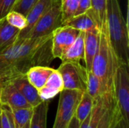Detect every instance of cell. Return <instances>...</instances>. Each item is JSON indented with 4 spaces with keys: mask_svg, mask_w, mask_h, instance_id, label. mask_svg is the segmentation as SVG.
Listing matches in <instances>:
<instances>
[{
    "mask_svg": "<svg viewBox=\"0 0 129 128\" xmlns=\"http://www.w3.org/2000/svg\"><path fill=\"white\" fill-rule=\"evenodd\" d=\"M81 31L68 26H60L52 33V54L54 58L60 59L64 52L75 41Z\"/></svg>",
    "mask_w": 129,
    "mask_h": 128,
    "instance_id": "obj_8",
    "label": "cell"
},
{
    "mask_svg": "<svg viewBox=\"0 0 129 128\" xmlns=\"http://www.w3.org/2000/svg\"><path fill=\"white\" fill-rule=\"evenodd\" d=\"M37 1L38 0H17L12 10L17 11L26 16L28 11Z\"/></svg>",
    "mask_w": 129,
    "mask_h": 128,
    "instance_id": "obj_27",
    "label": "cell"
},
{
    "mask_svg": "<svg viewBox=\"0 0 129 128\" xmlns=\"http://www.w3.org/2000/svg\"><path fill=\"white\" fill-rule=\"evenodd\" d=\"M120 119L119 114L114 102L110 104L106 109L97 128H112Z\"/></svg>",
    "mask_w": 129,
    "mask_h": 128,
    "instance_id": "obj_20",
    "label": "cell"
},
{
    "mask_svg": "<svg viewBox=\"0 0 129 128\" xmlns=\"http://www.w3.org/2000/svg\"><path fill=\"white\" fill-rule=\"evenodd\" d=\"M0 121L2 128H14L12 112L8 106H2L0 113Z\"/></svg>",
    "mask_w": 129,
    "mask_h": 128,
    "instance_id": "obj_26",
    "label": "cell"
},
{
    "mask_svg": "<svg viewBox=\"0 0 129 128\" xmlns=\"http://www.w3.org/2000/svg\"><path fill=\"white\" fill-rule=\"evenodd\" d=\"M54 3V0H38L28 11L26 15L27 26L25 29L20 31L17 39L24 38L38 19Z\"/></svg>",
    "mask_w": 129,
    "mask_h": 128,
    "instance_id": "obj_11",
    "label": "cell"
},
{
    "mask_svg": "<svg viewBox=\"0 0 129 128\" xmlns=\"http://www.w3.org/2000/svg\"><path fill=\"white\" fill-rule=\"evenodd\" d=\"M107 0H91V8L86 11L100 30L107 23Z\"/></svg>",
    "mask_w": 129,
    "mask_h": 128,
    "instance_id": "obj_17",
    "label": "cell"
},
{
    "mask_svg": "<svg viewBox=\"0 0 129 128\" xmlns=\"http://www.w3.org/2000/svg\"><path fill=\"white\" fill-rule=\"evenodd\" d=\"M52 69L47 66H36L31 67L26 73L29 82L37 90L45 85L48 76L53 72Z\"/></svg>",
    "mask_w": 129,
    "mask_h": 128,
    "instance_id": "obj_13",
    "label": "cell"
},
{
    "mask_svg": "<svg viewBox=\"0 0 129 128\" xmlns=\"http://www.w3.org/2000/svg\"><path fill=\"white\" fill-rule=\"evenodd\" d=\"M17 0H0V20L5 17L7 14L12 11Z\"/></svg>",
    "mask_w": 129,
    "mask_h": 128,
    "instance_id": "obj_28",
    "label": "cell"
},
{
    "mask_svg": "<svg viewBox=\"0 0 129 128\" xmlns=\"http://www.w3.org/2000/svg\"><path fill=\"white\" fill-rule=\"evenodd\" d=\"M62 26H68L81 32H86L98 27L94 19L87 12L73 16L64 21L62 23Z\"/></svg>",
    "mask_w": 129,
    "mask_h": 128,
    "instance_id": "obj_16",
    "label": "cell"
},
{
    "mask_svg": "<svg viewBox=\"0 0 129 128\" xmlns=\"http://www.w3.org/2000/svg\"><path fill=\"white\" fill-rule=\"evenodd\" d=\"M52 34L17 39L0 51V81L25 75L33 66H47L54 59L52 54Z\"/></svg>",
    "mask_w": 129,
    "mask_h": 128,
    "instance_id": "obj_1",
    "label": "cell"
},
{
    "mask_svg": "<svg viewBox=\"0 0 129 128\" xmlns=\"http://www.w3.org/2000/svg\"><path fill=\"white\" fill-rule=\"evenodd\" d=\"M9 81H11L15 88L23 95L32 107H34L42 102L39 95L38 90L29 82L26 75L16 77Z\"/></svg>",
    "mask_w": 129,
    "mask_h": 128,
    "instance_id": "obj_12",
    "label": "cell"
},
{
    "mask_svg": "<svg viewBox=\"0 0 129 128\" xmlns=\"http://www.w3.org/2000/svg\"><path fill=\"white\" fill-rule=\"evenodd\" d=\"M113 91L120 118L129 124L128 64L119 63L113 75Z\"/></svg>",
    "mask_w": 129,
    "mask_h": 128,
    "instance_id": "obj_4",
    "label": "cell"
},
{
    "mask_svg": "<svg viewBox=\"0 0 129 128\" xmlns=\"http://www.w3.org/2000/svg\"><path fill=\"white\" fill-rule=\"evenodd\" d=\"M119 63L122 62L118 59L111 46L106 23L101 29L99 45L91 66V72L101 83L103 95L113 94V75Z\"/></svg>",
    "mask_w": 129,
    "mask_h": 128,
    "instance_id": "obj_2",
    "label": "cell"
},
{
    "mask_svg": "<svg viewBox=\"0 0 129 128\" xmlns=\"http://www.w3.org/2000/svg\"><path fill=\"white\" fill-rule=\"evenodd\" d=\"M1 83H2V82H1V81H0V84H1Z\"/></svg>",
    "mask_w": 129,
    "mask_h": 128,
    "instance_id": "obj_37",
    "label": "cell"
},
{
    "mask_svg": "<svg viewBox=\"0 0 129 128\" xmlns=\"http://www.w3.org/2000/svg\"><path fill=\"white\" fill-rule=\"evenodd\" d=\"M1 84H2V83H1Z\"/></svg>",
    "mask_w": 129,
    "mask_h": 128,
    "instance_id": "obj_38",
    "label": "cell"
},
{
    "mask_svg": "<svg viewBox=\"0 0 129 128\" xmlns=\"http://www.w3.org/2000/svg\"><path fill=\"white\" fill-rule=\"evenodd\" d=\"M117 123H118V122H117ZM116 124H115V125H114V126H113L112 128H116Z\"/></svg>",
    "mask_w": 129,
    "mask_h": 128,
    "instance_id": "obj_35",
    "label": "cell"
},
{
    "mask_svg": "<svg viewBox=\"0 0 129 128\" xmlns=\"http://www.w3.org/2000/svg\"><path fill=\"white\" fill-rule=\"evenodd\" d=\"M20 31L10 25L5 18L0 20V51L16 41Z\"/></svg>",
    "mask_w": 129,
    "mask_h": 128,
    "instance_id": "obj_15",
    "label": "cell"
},
{
    "mask_svg": "<svg viewBox=\"0 0 129 128\" xmlns=\"http://www.w3.org/2000/svg\"><path fill=\"white\" fill-rule=\"evenodd\" d=\"M80 127V123L78 121V119L76 118V115H74L72 118V120L70 121L69 126L67 128H79Z\"/></svg>",
    "mask_w": 129,
    "mask_h": 128,
    "instance_id": "obj_30",
    "label": "cell"
},
{
    "mask_svg": "<svg viewBox=\"0 0 129 128\" xmlns=\"http://www.w3.org/2000/svg\"><path fill=\"white\" fill-rule=\"evenodd\" d=\"M85 51H84V32H81L75 41L70 45V47L64 52L60 60L62 62L66 61H78L81 60H84Z\"/></svg>",
    "mask_w": 129,
    "mask_h": 128,
    "instance_id": "obj_14",
    "label": "cell"
},
{
    "mask_svg": "<svg viewBox=\"0 0 129 128\" xmlns=\"http://www.w3.org/2000/svg\"><path fill=\"white\" fill-rule=\"evenodd\" d=\"M60 26H62L60 2H54L38 19L25 38H38L52 34Z\"/></svg>",
    "mask_w": 129,
    "mask_h": 128,
    "instance_id": "obj_6",
    "label": "cell"
},
{
    "mask_svg": "<svg viewBox=\"0 0 129 128\" xmlns=\"http://www.w3.org/2000/svg\"><path fill=\"white\" fill-rule=\"evenodd\" d=\"M5 20L12 26L22 30L27 26V20L26 16L17 11H11L5 16Z\"/></svg>",
    "mask_w": 129,
    "mask_h": 128,
    "instance_id": "obj_23",
    "label": "cell"
},
{
    "mask_svg": "<svg viewBox=\"0 0 129 128\" xmlns=\"http://www.w3.org/2000/svg\"><path fill=\"white\" fill-rule=\"evenodd\" d=\"M50 101H42L33 107V115L29 121V128H46L47 115Z\"/></svg>",
    "mask_w": 129,
    "mask_h": 128,
    "instance_id": "obj_18",
    "label": "cell"
},
{
    "mask_svg": "<svg viewBox=\"0 0 129 128\" xmlns=\"http://www.w3.org/2000/svg\"><path fill=\"white\" fill-rule=\"evenodd\" d=\"M100 35L101 30L98 27L84 32V61L85 68L88 72L91 71L92 62L99 45Z\"/></svg>",
    "mask_w": 129,
    "mask_h": 128,
    "instance_id": "obj_10",
    "label": "cell"
},
{
    "mask_svg": "<svg viewBox=\"0 0 129 128\" xmlns=\"http://www.w3.org/2000/svg\"><path fill=\"white\" fill-rule=\"evenodd\" d=\"M119 0H107V27L111 46L118 59L129 64L128 26Z\"/></svg>",
    "mask_w": 129,
    "mask_h": 128,
    "instance_id": "obj_3",
    "label": "cell"
},
{
    "mask_svg": "<svg viewBox=\"0 0 129 128\" xmlns=\"http://www.w3.org/2000/svg\"><path fill=\"white\" fill-rule=\"evenodd\" d=\"M22 128H29V122L26 123V124Z\"/></svg>",
    "mask_w": 129,
    "mask_h": 128,
    "instance_id": "obj_32",
    "label": "cell"
},
{
    "mask_svg": "<svg viewBox=\"0 0 129 128\" xmlns=\"http://www.w3.org/2000/svg\"><path fill=\"white\" fill-rule=\"evenodd\" d=\"M11 111L13 115L14 128H22L26 123L30 121L33 115V107L12 109Z\"/></svg>",
    "mask_w": 129,
    "mask_h": 128,
    "instance_id": "obj_21",
    "label": "cell"
},
{
    "mask_svg": "<svg viewBox=\"0 0 129 128\" xmlns=\"http://www.w3.org/2000/svg\"><path fill=\"white\" fill-rule=\"evenodd\" d=\"M0 128H2V127H1V121H0Z\"/></svg>",
    "mask_w": 129,
    "mask_h": 128,
    "instance_id": "obj_36",
    "label": "cell"
},
{
    "mask_svg": "<svg viewBox=\"0 0 129 128\" xmlns=\"http://www.w3.org/2000/svg\"><path fill=\"white\" fill-rule=\"evenodd\" d=\"M1 111H2V105L0 103V113H1Z\"/></svg>",
    "mask_w": 129,
    "mask_h": 128,
    "instance_id": "obj_34",
    "label": "cell"
},
{
    "mask_svg": "<svg viewBox=\"0 0 129 128\" xmlns=\"http://www.w3.org/2000/svg\"><path fill=\"white\" fill-rule=\"evenodd\" d=\"M116 128H129V124L125 123L122 119H120L116 124Z\"/></svg>",
    "mask_w": 129,
    "mask_h": 128,
    "instance_id": "obj_31",
    "label": "cell"
},
{
    "mask_svg": "<svg viewBox=\"0 0 129 128\" xmlns=\"http://www.w3.org/2000/svg\"><path fill=\"white\" fill-rule=\"evenodd\" d=\"M84 91L63 89L60 92L59 103L53 128H67Z\"/></svg>",
    "mask_w": 129,
    "mask_h": 128,
    "instance_id": "obj_5",
    "label": "cell"
},
{
    "mask_svg": "<svg viewBox=\"0 0 129 128\" xmlns=\"http://www.w3.org/2000/svg\"><path fill=\"white\" fill-rule=\"evenodd\" d=\"M61 0H54V2H60Z\"/></svg>",
    "mask_w": 129,
    "mask_h": 128,
    "instance_id": "obj_33",
    "label": "cell"
},
{
    "mask_svg": "<svg viewBox=\"0 0 129 128\" xmlns=\"http://www.w3.org/2000/svg\"><path fill=\"white\" fill-rule=\"evenodd\" d=\"M0 103L11 109L32 107L11 81H3L0 84Z\"/></svg>",
    "mask_w": 129,
    "mask_h": 128,
    "instance_id": "obj_9",
    "label": "cell"
},
{
    "mask_svg": "<svg viewBox=\"0 0 129 128\" xmlns=\"http://www.w3.org/2000/svg\"><path fill=\"white\" fill-rule=\"evenodd\" d=\"M86 92L94 100L103 95V89L99 78L91 72L88 71Z\"/></svg>",
    "mask_w": 129,
    "mask_h": 128,
    "instance_id": "obj_22",
    "label": "cell"
},
{
    "mask_svg": "<svg viewBox=\"0 0 129 128\" xmlns=\"http://www.w3.org/2000/svg\"><path fill=\"white\" fill-rule=\"evenodd\" d=\"M57 70L63 78V89L86 91L88 70L79 62H62Z\"/></svg>",
    "mask_w": 129,
    "mask_h": 128,
    "instance_id": "obj_7",
    "label": "cell"
},
{
    "mask_svg": "<svg viewBox=\"0 0 129 128\" xmlns=\"http://www.w3.org/2000/svg\"><path fill=\"white\" fill-rule=\"evenodd\" d=\"M45 86L60 92L63 89V81L62 76L57 69H54L51 75L48 76L46 83L45 84Z\"/></svg>",
    "mask_w": 129,
    "mask_h": 128,
    "instance_id": "obj_25",
    "label": "cell"
},
{
    "mask_svg": "<svg viewBox=\"0 0 129 128\" xmlns=\"http://www.w3.org/2000/svg\"><path fill=\"white\" fill-rule=\"evenodd\" d=\"M94 105V99L86 92L82 93L81 100L76 107L75 115L81 124L90 114Z\"/></svg>",
    "mask_w": 129,
    "mask_h": 128,
    "instance_id": "obj_19",
    "label": "cell"
},
{
    "mask_svg": "<svg viewBox=\"0 0 129 128\" xmlns=\"http://www.w3.org/2000/svg\"><path fill=\"white\" fill-rule=\"evenodd\" d=\"M79 2V0H61L60 9H61L62 23L67 20L74 16Z\"/></svg>",
    "mask_w": 129,
    "mask_h": 128,
    "instance_id": "obj_24",
    "label": "cell"
},
{
    "mask_svg": "<svg viewBox=\"0 0 129 128\" xmlns=\"http://www.w3.org/2000/svg\"><path fill=\"white\" fill-rule=\"evenodd\" d=\"M90 8H91V0H79L74 16L85 13L88 9H90Z\"/></svg>",
    "mask_w": 129,
    "mask_h": 128,
    "instance_id": "obj_29",
    "label": "cell"
}]
</instances>
